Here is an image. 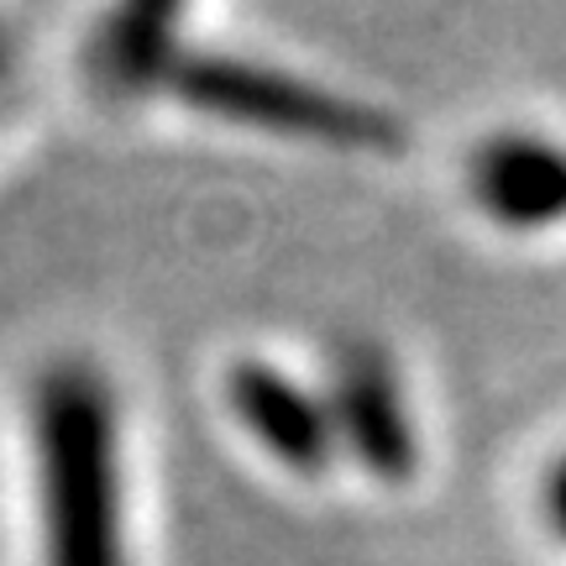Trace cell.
<instances>
[{"mask_svg":"<svg viewBox=\"0 0 566 566\" xmlns=\"http://www.w3.org/2000/svg\"><path fill=\"white\" fill-rule=\"evenodd\" d=\"M546 509H551V525L566 535V457L551 467V483H546Z\"/></svg>","mask_w":566,"mask_h":566,"instance_id":"52a82bcc","label":"cell"},{"mask_svg":"<svg viewBox=\"0 0 566 566\" xmlns=\"http://www.w3.org/2000/svg\"><path fill=\"white\" fill-rule=\"evenodd\" d=\"M184 0H116L101 27V69L116 90H153L179 69Z\"/></svg>","mask_w":566,"mask_h":566,"instance_id":"8992f818","label":"cell"},{"mask_svg":"<svg viewBox=\"0 0 566 566\" xmlns=\"http://www.w3.org/2000/svg\"><path fill=\"white\" fill-rule=\"evenodd\" d=\"M226 405L252 441L289 472H321L336 457V424L325 394L304 388L294 373L242 357L226 373Z\"/></svg>","mask_w":566,"mask_h":566,"instance_id":"5b68a950","label":"cell"},{"mask_svg":"<svg viewBox=\"0 0 566 566\" xmlns=\"http://www.w3.org/2000/svg\"><path fill=\"white\" fill-rule=\"evenodd\" d=\"M42 566H126L122 415L90 357H53L27 388Z\"/></svg>","mask_w":566,"mask_h":566,"instance_id":"6da1fadb","label":"cell"},{"mask_svg":"<svg viewBox=\"0 0 566 566\" xmlns=\"http://www.w3.org/2000/svg\"><path fill=\"white\" fill-rule=\"evenodd\" d=\"M0 69H6V48H0Z\"/></svg>","mask_w":566,"mask_h":566,"instance_id":"ba28073f","label":"cell"},{"mask_svg":"<svg viewBox=\"0 0 566 566\" xmlns=\"http://www.w3.org/2000/svg\"><path fill=\"white\" fill-rule=\"evenodd\" d=\"M168 90L200 116L252 126L268 137L315 142L331 153H394L405 137L378 105L231 53H184Z\"/></svg>","mask_w":566,"mask_h":566,"instance_id":"7a4b0ae2","label":"cell"},{"mask_svg":"<svg viewBox=\"0 0 566 566\" xmlns=\"http://www.w3.org/2000/svg\"><path fill=\"white\" fill-rule=\"evenodd\" d=\"M325 409L336 424V446L352 451V462L384 478V483H405L415 462H420V436L409 420L405 384L388 363L378 342L352 336L331 352V373H325Z\"/></svg>","mask_w":566,"mask_h":566,"instance_id":"3957f363","label":"cell"},{"mask_svg":"<svg viewBox=\"0 0 566 566\" xmlns=\"http://www.w3.org/2000/svg\"><path fill=\"white\" fill-rule=\"evenodd\" d=\"M472 200L504 231H551L566 226V142L541 132H493L467 163Z\"/></svg>","mask_w":566,"mask_h":566,"instance_id":"277c9868","label":"cell"}]
</instances>
